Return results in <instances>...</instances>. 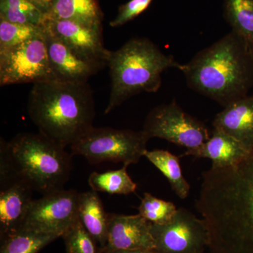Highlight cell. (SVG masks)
I'll return each mask as SVG.
<instances>
[{"label":"cell","mask_w":253,"mask_h":253,"mask_svg":"<svg viewBox=\"0 0 253 253\" xmlns=\"http://www.w3.org/2000/svg\"><path fill=\"white\" fill-rule=\"evenodd\" d=\"M196 208L211 253H253V150L234 166L204 172Z\"/></svg>","instance_id":"1"},{"label":"cell","mask_w":253,"mask_h":253,"mask_svg":"<svg viewBox=\"0 0 253 253\" xmlns=\"http://www.w3.org/2000/svg\"><path fill=\"white\" fill-rule=\"evenodd\" d=\"M180 71L190 88L225 107L253 87V51L231 31L198 52Z\"/></svg>","instance_id":"2"},{"label":"cell","mask_w":253,"mask_h":253,"mask_svg":"<svg viewBox=\"0 0 253 253\" xmlns=\"http://www.w3.org/2000/svg\"><path fill=\"white\" fill-rule=\"evenodd\" d=\"M27 110L39 132L64 148L79 140L94 126V96L88 83H35L28 96Z\"/></svg>","instance_id":"3"},{"label":"cell","mask_w":253,"mask_h":253,"mask_svg":"<svg viewBox=\"0 0 253 253\" xmlns=\"http://www.w3.org/2000/svg\"><path fill=\"white\" fill-rule=\"evenodd\" d=\"M65 148L41 133H20L0 141V189L18 181L42 195L63 189L71 174Z\"/></svg>","instance_id":"4"},{"label":"cell","mask_w":253,"mask_h":253,"mask_svg":"<svg viewBox=\"0 0 253 253\" xmlns=\"http://www.w3.org/2000/svg\"><path fill=\"white\" fill-rule=\"evenodd\" d=\"M182 65L147 38H131L110 54L111 92L105 114L136 94L156 92L162 84L163 73L169 68L181 71Z\"/></svg>","instance_id":"5"},{"label":"cell","mask_w":253,"mask_h":253,"mask_svg":"<svg viewBox=\"0 0 253 253\" xmlns=\"http://www.w3.org/2000/svg\"><path fill=\"white\" fill-rule=\"evenodd\" d=\"M149 136L144 130L92 126L71 146L73 155L83 156L91 164L121 163L128 166L139 163L146 152Z\"/></svg>","instance_id":"6"},{"label":"cell","mask_w":253,"mask_h":253,"mask_svg":"<svg viewBox=\"0 0 253 253\" xmlns=\"http://www.w3.org/2000/svg\"><path fill=\"white\" fill-rule=\"evenodd\" d=\"M143 130L150 139H165L186 148V151L197 149L211 137L207 126L185 112L174 101L151 110Z\"/></svg>","instance_id":"7"},{"label":"cell","mask_w":253,"mask_h":253,"mask_svg":"<svg viewBox=\"0 0 253 253\" xmlns=\"http://www.w3.org/2000/svg\"><path fill=\"white\" fill-rule=\"evenodd\" d=\"M43 26V25H42ZM54 81L42 33L16 47L0 51V85Z\"/></svg>","instance_id":"8"},{"label":"cell","mask_w":253,"mask_h":253,"mask_svg":"<svg viewBox=\"0 0 253 253\" xmlns=\"http://www.w3.org/2000/svg\"><path fill=\"white\" fill-rule=\"evenodd\" d=\"M79 194L62 189L33 200L23 229L62 237L78 219Z\"/></svg>","instance_id":"9"},{"label":"cell","mask_w":253,"mask_h":253,"mask_svg":"<svg viewBox=\"0 0 253 253\" xmlns=\"http://www.w3.org/2000/svg\"><path fill=\"white\" fill-rule=\"evenodd\" d=\"M151 232L158 253H204L209 244L204 219L183 208L168 222L151 224Z\"/></svg>","instance_id":"10"},{"label":"cell","mask_w":253,"mask_h":253,"mask_svg":"<svg viewBox=\"0 0 253 253\" xmlns=\"http://www.w3.org/2000/svg\"><path fill=\"white\" fill-rule=\"evenodd\" d=\"M42 24L81 59L102 68L108 66L111 51L105 48L102 25L54 19H44Z\"/></svg>","instance_id":"11"},{"label":"cell","mask_w":253,"mask_h":253,"mask_svg":"<svg viewBox=\"0 0 253 253\" xmlns=\"http://www.w3.org/2000/svg\"><path fill=\"white\" fill-rule=\"evenodd\" d=\"M151 224L139 214L126 215L109 213L107 243L103 253L155 250Z\"/></svg>","instance_id":"12"},{"label":"cell","mask_w":253,"mask_h":253,"mask_svg":"<svg viewBox=\"0 0 253 253\" xmlns=\"http://www.w3.org/2000/svg\"><path fill=\"white\" fill-rule=\"evenodd\" d=\"M43 27L50 68L54 81L87 83L89 78L102 69L97 65L78 57L44 25Z\"/></svg>","instance_id":"13"},{"label":"cell","mask_w":253,"mask_h":253,"mask_svg":"<svg viewBox=\"0 0 253 253\" xmlns=\"http://www.w3.org/2000/svg\"><path fill=\"white\" fill-rule=\"evenodd\" d=\"M33 192L23 181L0 189L1 240L23 227L33 201Z\"/></svg>","instance_id":"14"},{"label":"cell","mask_w":253,"mask_h":253,"mask_svg":"<svg viewBox=\"0 0 253 253\" xmlns=\"http://www.w3.org/2000/svg\"><path fill=\"white\" fill-rule=\"evenodd\" d=\"M212 126L253 151V95L236 100L224 107L214 118Z\"/></svg>","instance_id":"15"},{"label":"cell","mask_w":253,"mask_h":253,"mask_svg":"<svg viewBox=\"0 0 253 253\" xmlns=\"http://www.w3.org/2000/svg\"><path fill=\"white\" fill-rule=\"evenodd\" d=\"M251 152L242 143L223 131L213 128L212 136L197 149L186 151L181 156L208 158L212 166L225 168L234 166Z\"/></svg>","instance_id":"16"},{"label":"cell","mask_w":253,"mask_h":253,"mask_svg":"<svg viewBox=\"0 0 253 253\" xmlns=\"http://www.w3.org/2000/svg\"><path fill=\"white\" fill-rule=\"evenodd\" d=\"M109 213L105 211L102 201L94 191L80 193L78 218L84 229L104 251L107 243Z\"/></svg>","instance_id":"17"},{"label":"cell","mask_w":253,"mask_h":253,"mask_svg":"<svg viewBox=\"0 0 253 253\" xmlns=\"http://www.w3.org/2000/svg\"><path fill=\"white\" fill-rule=\"evenodd\" d=\"M44 19L68 20L87 25H102L103 13L97 0H53Z\"/></svg>","instance_id":"18"},{"label":"cell","mask_w":253,"mask_h":253,"mask_svg":"<svg viewBox=\"0 0 253 253\" xmlns=\"http://www.w3.org/2000/svg\"><path fill=\"white\" fill-rule=\"evenodd\" d=\"M144 157L157 168L167 178L176 196L185 199L190 192V185L181 172L179 157L166 150L146 151Z\"/></svg>","instance_id":"19"},{"label":"cell","mask_w":253,"mask_h":253,"mask_svg":"<svg viewBox=\"0 0 253 253\" xmlns=\"http://www.w3.org/2000/svg\"><path fill=\"white\" fill-rule=\"evenodd\" d=\"M224 7L231 31L253 51V0H224Z\"/></svg>","instance_id":"20"},{"label":"cell","mask_w":253,"mask_h":253,"mask_svg":"<svg viewBox=\"0 0 253 253\" xmlns=\"http://www.w3.org/2000/svg\"><path fill=\"white\" fill-rule=\"evenodd\" d=\"M57 239L56 236L22 228L1 240L0 253H38Z\"/></svg>","instance_id":"21"},{"label":"cell","mask_w":253,"mask_h":253,"mask_svg":"<svg viewBox=\"0 0 253 253\" xmlns=\"http://www.w3.org/2000/svg\"><path fill=\"white\" fill-rule=\"evenodd\" d=\"M126 166L117 170L94 172L88 178L92 191L109 194L127 195L135 192L137 185L126 172Z\"/></svg>","instance_id":"22"},{"label":"cell","mask_w":253,"mask_h":253,"mask_svg":"<svg viewBox=\"0 0 253 253\" xmlns=\"http://www.w3.org/2000/svg\"><path fill=\"white\" fill-rule=\"evenodd\" d=\"M44 18L41 10L28 0H0V20L40 26Z\"/></svg>","instance_id":"23"},{"label":"cell","mask_w":253,"mask_h":253,"mask_svg":"<svg viewBox=\"0 0 253 253\" xmlns=\"http://www.w3.org/2000/svg\"><path fill=\"white\" fill-rule=\"evenodd\" d=\"M42 31V24H20L0 20V51L16 47L39 36Z\"/></svg>","instance_id":"24"},{"label":"cell","mask_w":253,"mask_h":253,"mask_svg":"<svg viewBox=\"0 0 253 253\" xmlns=\"http://www.w3.org/2000/svg\"><path fill=\"white\" fill-rule=\"evenodd\" d=\"M178 208L169 201L157 199L150 193H145L138 208L139 214L154 224H163L174 217Z\"/></svg>","instance_id":"25"},{"label":"cell","mask_w":253,"mask_h":253,"mask_svg":"<svg viewBox=\"0 0 253 253\" xmlns=\"http://www.w3.org/2000/svg\"><path fill=\"white\" fill-rule=\"evenodd\" d=\"M62 238L66 253H103L99 245L84 229L78 218Z\"/></svg>","instance_id":"26"},{"label":"cell","mask_w":253,"mask_h":253,"mask_svg":"<svg viewBox=\"0 0 253 253\" xmlns=\"http://www.w3.org/2000/svg\"><path fill=\"white\" fill-rule=\"evenodd\" d=\"M154 0H129L121 5L116 17L110 22L112 28L120 27L142 14Z\"/></svg>","instance_id":"27"},{"label":"cell","mask_w":253,"mask_h":253,"mask_svg":"<svg viewBox=\"0 0 253 253\" xmlns=\"http://www.w3.org/2000/svg\"><path fill=\"white\" fill-rule=\"evenodd\" d=\"M28 1L41 10L44 16V14L49 9L50 4H51L53 0H28Z\"/></svg>","instance_id":"28"},{"label":"cell","mask_w":253,"mask_h":253,"mask_svg":"<svg viewBox=\"0 0 253 253\" xmlns=\"http://www.w3.org/2000/svg\"><path fill=\"white\" fill-rule=\"evenodd\" d=\"M109 253H158L156 250H134V251H116Z\"/></svg>","instance_id":"29"},{"label":"cell","mask_w":253,"mask_h":253,"mask_svg":"<svg viewBox=\"0 0 253 253\" xmlns=\"http://www.w3.org/2000/svg\"></svg>","instance_id":"30"}]
</instances>
